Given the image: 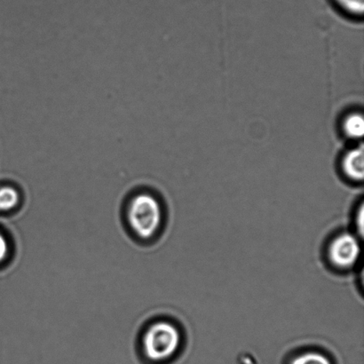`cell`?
<instances>
[{"label": "cell", "instance_id": "1", "mask_svg": "<svg viewBox=\"0 0 364 364\" xmlns=\"http://www.w3.org/2000/svg\"><path fill=\"white\" fill-rule=\"evenodd\" d=\"M127 217L134 233L142 239H149L156 233L161 224V206L154 196L139 194L132 200Z\"/></svg>", "mask_w": 364, "mask_h": 364}, {"label": "cell", "instance_id": "2", "mask_svg": "<svg viewBox=\"0 0 364 364\" xmlns=\"http://www.w3.org/2000/svg\"><path fill=\"white\" fill-rule=\"evenodd\" d=\"M181 344V333L168 322L152 324L142 340L146 356L152 362H162L176 354Z\"/></svg>", "mask_w": 364, "mask_h": 364}, {"label": "cell", "instance_id": "3", "mask_svg": "<svg viewBox=\"0 0 364 364\" xmlns=\"http://www.w3.org/2000/svg\"><path fill=\"white\" fill-rule=\"evenodd\" d=\"M361 253V244L358 237L350 233H343L331 241L328 256L334 266L347 269L358 263Z\"/></svg>", "mask_w": 364, "mask_h": 364}, {"label": "cell", "instance_id": "4", "mask_svg": "<svg viewBox=\"0 0 364 364\" xmlns=\"http://www.w3.org/2000/svg\"><path fill=\"white\" fill-rule=\"evenodd\" d=\"M341 172L347 179L363 182L364 178V149L363 144L349 149L342 156Z\"/></svg>", "mask_w": 364, "mask_h": 364}, {"label": "cell", "instance_id": "5", "mask_svg": "<svg viewBox=\"0 0 364 364\" xmlns=\"http://www.w3.org/2000/svg\"><path fill=\"white\" fill-rule=\"evenodd\" d=\"M341 130L346 138L353 141L362 142L364 135V119L362 112H353L344 117Z\"/></svg>", "mask_w": 364, "mask_h": 364}, {"label": "cell", "instance_id": "6", "mask_svg": "<svg viewBox=\"0 0 364 364\" xmlns=\"http://www.w3.org/2000/svg\"><path fill=\"white\" fill-rule=\"evenodd\" d=\"M335 6L344 14L353 18H362L364 13V0H333Z\"/></svg>", "mask_w": 364, "mask_h": 364}, {"label": "cell", "instance_id": "7", "mask_svg": "<svg viewBox=\"0 0 364 364\" xmlns=\"http://www.w3.org/2000/svg\"><path fill=\"white\" fill-rule=\"evenodd\" d=\"M19 193L16 188L4 186L0 188V210L7 212L14 208L19 203Z\"/></svg>", "mask_w": 364, "mask_h": 364}, {"label": "cell", "instance_id": "8", "mask_svg": "<svg viewBox=\"0 0 364 364\" xmlns=\"http://www.w3.org/2000/svg\"><path fill=\"white\" fill-rule=\"evenodd\" d=\"M291 364H331L326 355L316 352H308L292 360Z\"/></svg>", "mask_w": 364, "mask_h": 364}, {"label": "cell", "instance_id": "9", "mask_svg": "<svg viewBox=\"0 0 364 364\" xmlns=\"http://www.w3.org/2000/svg\"><path fill=\"white\" fill-rule=\"evenodd\" d=\"M356 228L359 232V237H363L364 230V206L363 203H361V206L358 210V215L355 219Z\"/></svg>", "mask_w": 364, "mask_h": 364}, {"label": "cell", "instance_id": "10", "mask_svg": "<svg viewBox=\"0 0 364 364\" xmlns=\"http://www.w3.org/2000/svg\"><path fill=\"white\" fill-rule=\"evenodd\" d=\"M9 252V242H7L6 238L0 233V263H2L7 258Z\"/></svg>", "mask_w": 364, "mask_h": 364}]
</instances>
